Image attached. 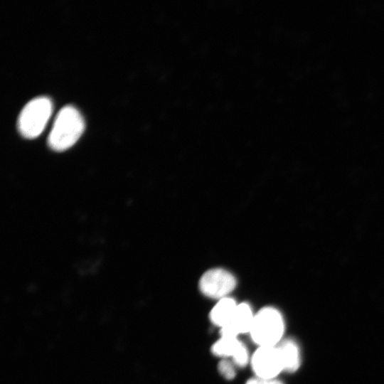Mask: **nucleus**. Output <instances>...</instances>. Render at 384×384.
Returning <instances> with one entry per match:
<instances>
[{
  "label": "nucleus",
  "mask_w": 384,
  "mask_h": 384,
  "mask_svg": "<svg viewBox=\"0 0 384 384\" xmlns=\"http://www.w3.org/2000/svg\"><path fill=\"white\" fill-rule=\"evenodd\" d=\"M283 366V370L295 372L301 363V354L297 343L292 338L282 339L277 346Z\"/></svg>",
  "instance_id": "8"
},
{
  "label": "nucleus",
  "mask_w": 384,
  "mask_h": 384,
  "mask_svg": "<svg viewBox=\"0 0 384 384\" xmlns=\"http://www.w3.org/2000/svg\"><path fill=\"white\" fill-rule=\"evenodd\" d=\"M85 129L84 119L73 106L67 105L58 113L48 137L49 147L63 151L79 139Z\"/></svg>",
  "instance_id": "1"
},
{
  "label": "nucleus",
  "mask_w": 384,
  "mask_h": 384,
  "mask_svg": "<svg viewBox=\"0 0 384 384\" xmlns=\"http://www.w3.org/2000/svg\"><path fill=\"white\" fill-rule=\"evenodd\" d=\"M235 277L225 270L215 268L206 272L200 279L199 288L206 296L213 299L226 297L235 287Z\"/></svg>",
  "instance_id": "4"
},
{
  "label": "nucleus",
  "mask_w": 384,
  "mask_h": 384,
  "mask_svg": "<svg viewBox=\"0 0 384 384\" xmlns=\"http://www.w3.org/2000/svg\"><path fill=\"white\" fill-rule=\"evenodd\" d=\"M237 305L233 298L226 297L219 299L210 312V321L221 329L229 321Z\"/></svg>",
  "instance_id": "9"
},
{
  "label": "nucleus",
  "mask_w": 384,
  "mask_h": 384,
  "mask_svg": "<svg viewBox=\"0 0 384 384\" xmlns=\"http://www.w3.org/2000/svg\"><path fill=\"white\" fill-rule=\"evenodd\" d=\"M53 111V103L47 97H38L28 102L18 119V129L27 139H33L43 131Z\"/></svg>",
  "instance_id": "3"
},
{
  "label": "nucleus",
  "mask_w": 384,
  "mask_h": 384,
  "mask_svg": "<svg viewBox=\"0 0 384 384\" xmlns=\"http://www.w3.org/2000/svg\"><path fill=\"white\" fill-rule=\"evenodd\" d=\"M255 314L247 303L238 304L230 319L220 329V336H238L250 332Z\"/></svg>",
  "instance_id": "7"
},
{
  "label": "nucleus",
  "mask_w": 384,
  "mask_h": 384,
  "mask_svg": "<svg viewBox=\"0 0 384 384\" xmlns=\"http://www.w3.org/2000/svg\"><path fill=\"white\" fill-rule=\"evenodd\" d=\"M245 384H283L276 378H264L255 376L249 379Z\"/></svg>",
  "instance_id": "11"
},
{
  "label": "nucleus",
  "mask_w": 384,
  "mask_h": 384,
  "mask_svg": "<svg viewBox=\"0 0 384 384\" xmlns=\"http://www.w3.org/2000/svg\"><path fill=\"white\" fill-rule=\"evenodd\" d=\"M235 363L228 359L223 358L218 365L220 374L227 380H232L235 376Z\"/></svg>",
  "instance_id": "10"
},
{
  "label": "nucleus",
  "mask_w": 384,
  "mask_h": 384,
  "mask_svg": "<svg viewBox=\"0 0 384 384\" xmlns=\"http://www.w3.org/2000/svg\"><path fill=\"white\" fill-rule=\"evenodd\" d=\"M211 351L223 358H231L235 365L239 367H245L250 361L247 348L238 336H220L212 346Z\"/></svg>",
  "instance_id": "6"
},
{
  "label": "nucleus",
  "mask_w": 384,
  "mask_h": 384,
  "mask_svg": "<svg viewBox=\"0 0 384 384\" xmlns=\"http://www.w3.org/2000/svg\"><path fill=\"white\" fill-rule=\"evenodd\" d=\"M284 331L281 313L274 307L266 306L255 314L249 333L259 346H276L282 340Z\"/></svg>",
  "instance_id": "2"
},
{
  "label": "nucleus",
  "mask_w": 384,
  "mask_h": 384,
  "mask_svg": "<svg viewBox=\"0 0 384 384\" xmlns=\"http://www.w3.org/2000/svg\"><path fill=\"white\" fill-rule=\"evenodd\" d=\"M255 376L275 378L283 371L281 357L277 346H259L250 358Z\"/></svg>",
  "instance_id": "5"
}]
</instances>
